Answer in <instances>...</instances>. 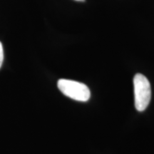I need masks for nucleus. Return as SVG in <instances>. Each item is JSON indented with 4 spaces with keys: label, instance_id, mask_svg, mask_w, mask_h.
Listing matches in <instances>:
<instances>
[{
    "label": "nucleus",
    "instance_id": "f257e3e1",
    "mask_svg": "<svg viewBox=\"0 0 154 154\" xmlns=\"http://www.w3.org/2000/svg\"><path fill=\"white\" fill-rule=\"evenodd\" d=\"M135 106L138 111H143L149 106L151 98L149 81L141 74H136L134 78Z\"/></svg>",
    "mask_w": 154,
    "mask_h": 154
},
{
    "label": "nucleus",
    "instance_id": "f03ea898",
    "mask_svg": "<svg viewBox=\"0 0 154 154\" xmlns=\"http://www.w3.org/2000/svg\"><path fill=\"white\" fill-rule=\"evenodd\" d=\"M57 86L61 93L76 101H87L91 96L89 88L83 83L61 79L58 81Z\"/></svg>",
    "mask_w": 154,
    "mask_h": 154
},
{
    "label": "nucleus",
    "instance_id": "7ed1b4c3",
    "mask_svg": "<svg viewBox=\"0 0 154 154\" xmlns=\"http://www.w3.org/2000/svg\"><path fill=\"white\" fill-rule=\"evenodd\" d=\"M4 61V50H3V46L2 42H0V68H1L2 65Z\"/></svg>",
    "mask_w": 154,
    "mask_h": 154
},
{
    "label": "nucleus",
    "instance_id": "20e7f679",
    "mask_svg": "<svg viewBox=\"0 0 154 154\" xmlns=\"http://www.w3.org/2000/svg\"><path fill=\"white\" fill-rule=\"evenodd\" d=\"M76 1H81V2H84V0H76Z\"/></svg>",
    "mask_w": 154,
    "mask_h": 154
}]
</instances>
